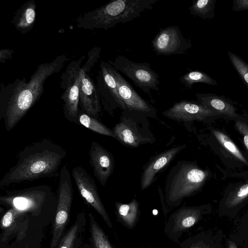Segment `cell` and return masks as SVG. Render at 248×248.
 Segmentation results:
<instances>
[{
    "mask_svg": "<svg viewBox=\"0 0 248 248\" xmlns=\"http://www.w3.org/2000/svg\"><path fill=\"white\" fill-rule=\"evenodd\" d=\"M89 157L94 176L101 185L105 186L114 170L115 159L113 155L99 143L92 141Z\"/></svg>",
    "mask_w": 248,
    "mask_h": 248,
    "instance_id": "ac0fdd59",
    "label": "cell"
},
{
    "mask_svg": "<svg viewBox=\"0 0 248 248\" xmlns=\"http://www.w3.org/2000/svg\"><path fill=\"white\" fill-rule=\"evenodd\" d=\"M72 175L82 198L101 216L107 226L112 228V224L99 197L93 178L80 166L73 168Z\"/></svg>",
    "mask_w": 248,
    "mask_h": 248,
    "instance_id": "5bb4252c",
    "label": "cell"
},
{
    "mask_svg": "<svg viewBox=\"0 0 248 248\" xmlns=\"http://www.w3.org/2000/svg\"><path fill=\"white\" fill-rule=\"evenodd\" d=\"M85 56L72 61L61 77L60 87L64 90L61 95L63 113L68 121L77 123L78 118L80 69Z\"/></svg>",
    "mask_w": 248,
    "mask_h": 248,
    "instance_id": "52a82bcc",
    "label": "cell"
},
{
    "mask_svg": "<svg viewBox=\"0 0 248 248\" xmlns=\"http://www.w3.org/2000/svg\"><path fill=\"white\" fill-rule=\"evenodd\" d=\"M228 54L233 67L248 87V64L233 53L229 51Z\"/></svg>",
    "mask_w": 248,
    "mask_h": 248,
    "instance_id": "83f0119b",
    "label": "cell"
},
{
    "mask_svg": "<svg viewBox=\"0 0 248 248\" xmlns=\"http://www.w3.org/2000/svg\"><path fill=\"white\" fill-rule=\"evenodd\" d=\"M158 0H116L109 2L76 19L79 28L107 30L117 24L125 23L140 17L146 10H152Z\"/></svg>",
    "mask_w": 248,
    "mask_h": 248,
    "instance_id": "277c9868",
    "label": "cell"
},
{
    "mask_svg": "<svg viewBox=\"0 0 248 248\" xmlns=\"http://www.w3.org/2000/svg\"><path fill=\"white\" fill-rule=\"evenodd\" d=\"M111 71L116 81L118 92L127 109L147 117L159 120L157 110L142 98L121 74L110 64Z\"/></svg>",
    "mask_w": 248,
    "mask_h": 248,
    "instance_id": "2e32d148",
    "label": "cell"
},
{
    "mask_svg": "<svg viewBox=\"0 0 248 248\" xmlns=\"http://www.w3.org/2000/svg\"><path fill=\"white\" fill-rule=\"evenodd\" d=\"M25 211L12 207L3 216L0 221L4 240L10 235L18 232L19 236L26 229L27 220Z\"/></svg>",
    "mask_w": 248,
    "mask_h": 248,
    "instance_id": "ffe728a7",
    "label": "cell"
},
{
    "mask_svg": "<svg viewBox=\"0 0 248 248\" xmlns=\"http://www.w3.org/2000/svg\"><path fill=\"white\" fill-rule=\"evenodd\" d=\"M58 197L51 248H55L60 240L68 221L72 202V184L70 172L66 165L62 167L60 171Z\"/></svg>",
    "mask_w": 248,
    "mask_h": 248,
    "instance_id": "9c48e42d",
    "label": "cell"
},
{
    "mask_svg": "<svg viewBox=\"0 0 248 248\" xmlns=\"http://www.w3.org/2000/svg\"><path fill=\"white\" fill-rule=\"evenodd\" d=\"M108 62L117 71L131 79L136 86L150 95L151 98V90H159V76L151 68L149 62L138 63L122 55H118L113 62L109 60Z\"/></svg>",
    "mask_w": 248,
    "mask_h": 248,
    "instance_id": "8992f818",
    "label": "cell"
},
{
    "mask_svg": "<svg viewBox=\"0 0 248 248\" xmlns=\"http://www.w3.org/2000/svg\"><path fill=\"white\" fill-rule=\"evenodd\" d=\"M180 81L186 88L188 89H191L193 84L195 83H204L211 85L217 84V81L206 73L198 71L187 72L180 77Z\"/></svg>",
    "mask_w": 248,
    "mask_h": 248,
    "instance_id": "d4e9b609",
    "label": "cell"
},
{
    "mask_svg": "<svg viewBox=\"0 0 248 248\" xmlns=\"http://www.w3.org/2000/svg\"><path fill=\"white\" fill-rule=\"evenodd\" d=\"M13 53H14V51L12 50L8 49L1 50L0 51V62H3L6 59L11 58Z\"/></svg>",
    "mask_w": 248,
    "mask_h": 248,
    "instance_id": "d6a6232c",
    "label": "cell"
},
{
    "mask_svg": "<svg viewBox=\"0 0 248 248\" xmlns=\"http://www.w3.org/2000/svg\"><path fill=\"white\" fill-rule=\"evenodd\" d=\"M232 9L236 12L248 10V0H234Z\"/></svg>",
    "mask_w": 248,
    "mask_h": 248,
    "instance_id": "4dcf8cb0",
    "label": "cell"
},
{
    "mask_svg": "<svg viewBox=\"0 0 248 248\" xmlns=\"http://www.w3.org/2000/svg\"><path fill=\"white\" fill-rule=\"evenodd\" d=\"M228 248H237V247L234 242H231L229 244Z\"/></svg>",
    "mask_w": 248,
    "mask_h": 248,
    "instance_id": "836d02e7",
    "label": "cell"
},
{
    "mask_svg": "<svg viewBox=\"0 0 248 248\" xmlns=\"http://www.w3.org/2000/svg\"><path fill=\"white\" fill-rule=\"evenodd\" d=\"M154 51L158 55L185 54L192 46L191 40L185 38L178 26L160 29L152 41Z\"/></svg>",
    "mask_w": 248,
    "mask_h": 248,
    "instance_id": "7c38bea8",
    "label": "cell"
},
{
    "mask_svg": "<svg viewBox=\"0 0 248 248\" xmlns=\"http://www.w3.org/2000/svg\"><path fill=\"white\" fill-rule=\"evenodd\" d=\"M96 81V86L101 104L105 110L112 115L117 108L122 110L127 108L120 95L116 81L111 71L110 64L108 62L101 61L100 62Z\"/></svg>",
    "mask_w": 248,
    "mask_h": 248,
    "instance_id": "8fae6325",
    "label": "cell"
},
{
    "mask_svg": "<svg viewBox=\"0 0 248 248\" xmlns=\"http://www.w3.org/2000/svg\"><path fill=\"white\" fill-rule=\"evenodd\" d=\"M213 134L219 143L230 153L245 163L247 162L235 144L229 138L221 132L214 130Z\"/></svg>",
    "mask_w": 248,
    "mask_h": 248,
    "instance_id": "4316f807",
    "label": "cell"
},
{
    "mask_svg": "<svg viewBox=\"0 0 248 248\" xmlns=\"http://www.w3.org/2000/svg\"><path fill=\"white\" fill-rule=\"evenodd\" d=\"M78 121L81 125L95 133L115 139L112 129L108 128L93 117L86 113H80Z\"/></svg>",
    "mask_w": 248,
    "mask_h": 248,
    "instance_id": "cb8c5ba5",
    "label": "cell"
},
{
    "mask_svg": "<svg viewBox=\"0 0 248 248\" xmlns=\"http://www.w3.org/2000/svg\"><path fill=\"white\" fill-rule=\"evenodd\" d=\"M207 172L194 162L178 161L170 169L165 181L164 190L158 191L164 213L178 206L184 199L195 194L202 187Z\"/></svg>",
    "mask_w": 248,
    "mask_h": 248,
    "instance_id": "3957f363",
    "label": "cell"
},
{
    "mask_svg": "<svg viewBox=\"0 0 248 248\" xmlns=\"http://www.w3.org/2000/svg\"><path fill=\"white\" fill-rule=\"evenodd\" d=\"M101 48L93 47L88 52V58L80 69L79 101L86 113L98 117L101 110V102L96 85L88 74L100 58Z\"/></svg>",
    "mask_w": 248,
    "mask_h": 248,
    "instance_id": "ba28073f",
    "label": "cell"
},
{
    "mask_svg": "<svg viewBox=\"0 0 248 248\" xmlns=\"http://www.w3.org/2000/svg\"><path fill=\"white\" fill-rule=\"evenodd\" d=\"M186 148L185 144L175 145L152 156L143 167L140 179V189L144 190L150 186L158 173L166 169Z\"/></svg>",
    "mask_w": 248,
    "mask_h": 248,
    "instance_id": "e0dca14e",
    "label": "cell"
},
{
    "mask_svg": "<svg viewBox=\"0 0 248 248\" xmlns=\"http://www.w3.org/2000/svg\"><path fill=\"white\" fill-rule=\"evenodd\" d=\"M216 0H193L189 7L190 14L202 19H212L214 17L215 5Z\"/></svg>",
    "mask_w": 248,
    "mask_h": 248,
    "instance_id": "603a6c76",
    "label": "cell"
},
{
    "mask_svg": "<svg viewBox=\"0 0 248 248\" xmlns=\"http://www.w3.org/2000/svg\"><path fill=\"white\" fill-rule=\"evenodd\" d=\"M147 118L127 108L122 110L120 122L112 129L115 139L124 146L132 148L154 143L156 139Z\"/></svg>",
    "mask_w": 248,
    "mask_h": 248,
    "instance_id": "5b68a950",
    "label": "cell"
},
{
    "mask_svg": "<svg viewBox=\"0 0 248 248\" xmlns=\"http://www.w3.org/2000/svg\"><path fill=\"white\" fill-rule=\"evenodd\" d=\"M115 205L118 221L129 229H133L138 221L140 214L139 201L134 198L127 203L115 202Z\"/></svg>",
    "mask_w": 248,
    "mask_h": 248,
    "instance_id": "44dd1931",
    "label": "cell"
},
{
    "mask_svg": "<svg viewBox=\"0 0 248 248\" xmlns=\"http://www.w3.org/2000/svg\"><path fill=\"white\" fill-rule=\"evenodd\" d=\"M69 59L59 55L50 62L39 65L29 80L16 79L7 85L1 84L0 118L3 119L7 131L12 130L39 99L46 79L59 72Z\"/></svg>",
    "mask_w": 248,
    "mask_h": 248,
    "instance_id": "6da1fadb",
    "label": "cell"
},
{
    "mask_svg": "<svg viewBox=\"0 0 248 248\" xmlns=\"http://www.w3.org/2000/svg\"><path fill=\"white\" fill-rule=\"evenodd\" d=\"M79 229V221L77 220L61 240L58 248H72Z\"/></svg>",
    "mask_w": 248,
    "mask_h": 248,
    "instance_id": "f1b7e54d",
    "label": "cell"
},
{
    "mask_svg": "<svg viewBox=\"0 0 248 248\" xmlns=\"http://www.w3.org/2000/svg\"><path fill=\"white\" fill-rule=\"evenodd\" d=\"M66 152L47 139L25 147L18 153L16 163L0 181V186L54 176L65 158Z\"/></svg>",
    "mask_w": 248,
    "mask_h": 248,
    "instance_id": "7a4b0ae2",
    "label": "cell"
},
{
    "mask_svg": "<svg viewBox=\"0 0 248 248\" xmlns=\"http://www.w3.org/2000/svg\"><path fill=\"white\" fill-rule=\"evenodd\" d=\"M202 215L200 207L183 206L170 215L164 233L170 240L179 243V238L200 220Z\"/></svg>",
    "mask_w": 248,
    "mask_h": 248,
    "instance_id": "9a60e30c",
    "label": "cell"
},
{
    "mask_svg": "<svg viewBox=\"0 0 248 248\" xmlns=\"http://www.w3.org/2000/svg\"><path fill=\"white\" fill-rule=\"evenodd\" d=\"M36 9L35 1L29 0L17 10L12 21L16 31L26 34L31 30L36 21Z\"/></svg>",
    "mask_w": 248,
    "mask_h": 248,
    "instance_id": "d6986e66",
    "label": "cell"
},
{
    "mask_svg": "<svg viewBox=\"0 0 248 248\" xmlns=\"http://www.w3.org/2000/svg\"><path fill=\"white\" fill-rule=\"evenodd\" d=\"M198 101L204 106L207 107L220 114L230 117H236L234 107L223 98L210 93H196Z\"/></svg>",
    "mask_w": 248,
    "mask_h": 248,
    "instance_id": "7402d4cb",
    "label": "cell"
},
{
    "mask_svg": "<svg viewBox=\"0 0 248 248\" xmlns=\"http://www.w3.org/2000/svg\"><path fill=\"white\" fill-rule=\"evenodd\" d=\"M248 195V184L243 185L233 195L229 202V205L233 206L239 203Z\"/></svg>",
    "mask_w": 248,
    "mask_h": 248,
    "instance_id": "f546056e",
    "label": "cell"
},
{
    "mask_svg": "<svg viewBox=\"0 0 248 248\" xmlns=\"http://www.w3.org/2000/svg\"><path fill=\"white\" fill-rule=\"evenodd\" d=\"M163 116L170 120L186 124L194 121H203L211 116L220 114L202 105L198 101L182 100L162 112Z\"/></svg>",
    "mask_w": 248,
    "mask_h": 248,
    "instance_id": "4fadbf2b",
    "label": "cell"
},
{
    "mask_svg": "<svg viewBox=\"0 0 248 248\" xmlns=\"http://www.w3.org/2000/svg\"><path fill=\"white\" fill-rule=\"evenodd\" d=\"M51 188L46 185L8 192L1 196L0 202L25 212L37 213L52 196Z\"/></svg>",
    "mask_w": 248,
    "mask_h": 248,
    "instance_id": "30bf717a",
    "label": "cell"
},
{
    "mask_svg": "<svg viewBox=\"0 0 248 248\" xmlns=\"http://www.w3.org/2000/svg\"><path fill=\"white\" fill-rule=\"evenodd\" d=\"M237 126L241 133L243 135L244 142L248 150V127L245 124L239 123Z\"/></svg>",
    "mask_w": 248,
    "mask_h": 248,
    "instance_id": "1f68e13d",
    "label": "cell"
},
{
    "mask_svg": "<svg viewBox=\"0 0 248 248\" xmlns=\"http://www.w3.org/2000/svg\"><path fill=\"white\" fill-rule=\"evenodd\" d=\"M91 235L95 248H113L103 230L91 213L89 215Z\"/></svg>",
    "mask_w": 248,
    "mask_h": 248,
    "instance_id": "484cf974",
    "label": "cell"
}]
</instances>
